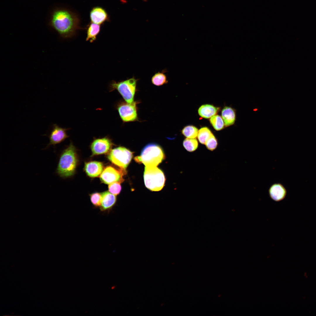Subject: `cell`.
Returning a JSON list of instances; mask_svg holds the SVG:
<instances>
[{
    "mask_svg": "<svg viewBox=\"0 0 316 316\" xmlns=\"http://www.w3.org/2000/svg\"><path fill=\"white\" fill-rule=\"evenodd\" d=\"M80 22L79 17L75 13L66 8H57L51 13L49 23L61 37L68 38L82 29Z\"/></svg>",
    "mask_w": 316,
    "mask_h": 316,
    "instance_id": "1",
    "label": "cell"
},
{
    "mask_svg": "<svg viewBox=\"0 0 316 316\" xmlns=\"http://www.w3.org/2000/svg\"><path fill=\"white\" fill-rule=\"evenodd\" d=\"M78 163L75 148L72 143L65 149L60 156L56 170L61 177L67 178L73 176Z\"/></svg>",
    "mask_w": 316,
    "mask_h": 316,
    "instance_id": "2",
    "label": "cell"
},
{
    "mask_svg": "<svg viewBox=\"0 0 316 316\" xmlns=\"http://www.w3.org/2000/svg\"><path fill=\"white\" fill-rule=\"evenodd\" d=\"M165 155L163 150L158 145L151 143L146 145L140 155L135 157V160L143 164L145 167L157 166L164 159Z\"/></svg>",
    "mask_w": 316,
    "mask_h": 316,
    "instance_id": "3",
    "label": "cell"
},
{
    "mask_svg": "<svg viewBox=\"0 0 316 316\" xmlns=\"http://www.w3.org/2000/svg\"><path fill=\"white\" fill-rule=\"evenodd\" d=\"M138 80L133 77L119 82L113 81L110 84V91L117 90L126 102L132 103L134 101V98L137 91V84Z\"/></svg>",
    "mask_w": 316,
    "mask_h": 316,
    "instance_id": "4",
    "label": "cell"
},
{
    "mask_svg": "<svg viewBox=\"0 0 316 316\" xmlns=\"http://www.w3.org/2000/svg\"><path fill=\"white\" fill-rule=\"evenodd\" d=\"M144 179L146 187L149 190L155 191L162 189L165 181L163 172L157 166H145Z\"/></svg>",
    "mask_w": 316,
    "mask_h": 316,
    "instance_id": "5",
    "label": "cell"
},
{
    "mask_svg": "<svg viewBox=\"0 0 316 316\" xmlns=\"http://www.w3.org/2000/svg\"><path fill=\"white\" fill-rule=\"evenodd\" d=\"M133 153L126 148L119 147L109 152L108 159L113 164L125 171L133 157Z\"/></svg>",
    "mask_w": 316,
    "mask_h": 316,
    "instance_id": "6",
    "label": "cell"
},
{
    "mask_svg": "<svg viewBox=\"0 0 316 316\" xmlns=\"http://www.w3.org/2000/svg\"><path fill=\"white\" fill-rule=\"evenodd\" d=\"M138 101L129 103L121 101L117 104L116 108L119 116L124 122H133L138 121L137 104Z\"/></svg>",
    "mask_w": 316,
    "mask_h": 316,
    "instance_id": "7",
    "label": "cell"
},
{
    "mask_svg": "<svg viewBox=\"0 0 316 316\" xmlns=\"http://www.w3.org/2000/svg\"><path fill=\"white\" fill-rule=\"evenodd\" d=\"M125 171L120 169L117 170L111 166H107L100 176L102 182L107 184L114 182H122L124 180L122 176Z\"/></svg>",
    "mask_w": 316,
    "mask_h": 316,
    "instance_id": "8",
    "label": "cell"
},
{
    "mask_svg": "<svg viewBox=\"0 0 316 316\" xmlns=\"http://www.w3.org/2000/svg\"><path fill=\"white\" fill-rule=\"evenodd\" d=\"M113 145L111 140L108 137L95 139L90 145L92 155L102 154L109 153L111 151Z\"/></svg>",
    "mask_w": 316,
    "mask_h": 316,
    "instance_id": "9",
    "label": "cell"
},
{
    "mask_svg": "<svg viewBox=\"0 0 316 316\" xmlns=\"http://www.w3.org/2000/svg\"><path fill=\"white\" fill-rule=\"evenodd\" d=\"M68 128H63L56 124H53L52 130L48 136L49 140L46 148L50 145L55 146L63 142L68 137L66 131Z\"/></svg>",
    "mask_w": 316,
    "mask_h": 316,
    "instance_id": "10",
    "label": "cell"
},
{
    "mask_svg": "<svg viewBox=\"0 0 316 316\" xmlns=\"http://www.w3.org/2000/svg\"><path fill=\"white\" fill-rule=\"evenodd\" d=\"M91 22L101 25L110 21L109 17L106 10L99 6L93 8L90 13Z\"/></svg>",
    "mask_w": 316,
    "mask_h": 316,
    "instance_id": "11",
    "label": "cell"
},
{
    "mask_svg": "<svg viewBox=\"0 0 316 316\" xmlns=\"http://www.w3.org/2000/svg\"><path fill=\"white\" fill-rule=\"evenodd\" d=\"M102 199L99 207L100 211L104 212H109L115 206L117 201L116 195L105 191L102 193Z\"/></svg>",
    "mask_w": 316,
    "mask_h": 316,
    "instance_id": "12",
    "label": "cell"
},
{
    "mask_svg": "<svg viewBox=\"0 0 316 316\" xmlns=\"http://www.w3.org/2000/svg\"><path fill=\"white\" fill-rule=\"evenodd\" d=\"M84 171L87 175L91 178L99 177L104 170L103 163L96 161H90L85 163Z\"/></svg>",
    "mask_w": 316,
    "mask_h": 316,
    "instance_id": "13",
    "label": "cell"
},
{
    "mask_svg": "<svg viewBox=\"0 0 316 316\" xmlns=\"http://www.w3.org/2000/svg\"><path fill=\"white\" fill-rule=\"evenodd\" d=\"M269 193V197L273 200L276 202H279L285 198L287 191L282 184L275 183L270 187Z\"/></svg>",
    "mask_w": 316,
    "mask_h": 316,
    "instance_id": "14",
    "label": "cell"
},
{
    "mask_svg": "<svg viewBox=\"0 0 316 316\" xmlns=\"http://www.w3.org/2000/svg\"><path fill=\"white\" fill-rule=\"evenodd\" d=\"M221 115L226 127L234 124L236 118V110L230 106H225L223 109Z\"/></svg>",
    "mask_w": 316,
    "mask_h": 316,
    "instance_id": "15",
    "label": "cell"
},
{
    "mask_svg": "<svg viewBox=\"0 0 316 316\" xmlns=\"http://www.w3.org/2000/svg\"><path fill=\"white\" fill-rule=\"evenodd\" d=\"M219 108L212 105L205 104L201 106L198 110V113L201 117L205 118H211L218 112Z\"/></svg>",
    "mask_w": 316,
    "mask_h": 316,
    "instance_id": "16",
    "label": "cell"
},
{
    "mask_svg": "<svg viewBox=\"0 0 316 316\" xmlns=\"http://www.w3.org/2000/svg\"><path fill=\"white\" fill-rule=\"evenodd\" d=\"M86 41L92 42L95 41L97 36L99 33L100 25L90 22L87 26Z\"/></svg>",
    "mask_w": 316,
    "mask_h": 316,
    "instance_id": "17",
    "label": "cell"
},
{
    "mask_svg": "<svg viewBox=\"0 0 316 316\" xmlns=\"http://www.w3.org/2000/svg\"><path fill=\"white\" fill-rule=\"evenodd\" d=\"M164 71L162 72H158L152 76L151 82L153 84L157 86H160L166 84L168 82L166 76L164 74Z\"/></svg>",
    "mask_w": 316,
    "mask_h": 316,
    "instance_id": "18",
    "label": "cell"
},
{
    "mask_svg": "<svg viewBox=\"0 0 316 316\" xmlns=\"http://www.w3.org/2000/svg\"><path fill=\"white\" fill-rule=\"evenodd\" d=\"M210 122L214 128L219 131L224 128L225 124L222 118L220 116L216 115L211 117Z\"/></svg>",
    "mask_w": 316,
    "mask_h": 316,
    "instance_id": "19",
    "label": "cell"
},
{
    "mask_svg": "<svg viewBox=\"0 0 316 316\" xmlns=\"http://www.w3.org/2000/svg\"><path fill=\"white\" fill-rule=\"evenodd\" d=\"M198 131L195 127L189 125L184 127L182 130V133L187 138H195L197 136Z\"/></svg>",
    "mask_w": 316,
    "mask_h": 316,
    "instance_id": "20",
    "label": "cell"
},
{
    "mask_svg": "<svg viewBox=\"0 0 316 316\" xmlns=\"http://www.w3.org/2000/svg\"><path fill=\"white\" fill-rule=\"evenodd\" d=\"M212 134L210 130L207 127L202 128L199 130L197 136L198 139L201 143L205 144L207 140Z\"/></svg>",
    "mask_w": 316,
    "mask_h": 316,
    "instance_id": "21",
    "label": "cell"
},
{
    "mask_svg": "<svg viewBox=\"0 0 316 316\" xmlns=\"http://www.w3.org/2000/svg\"><path fill=\"white\" fill-rule=\"evenodd\" d=\"M183 145L187 151L192 152L196 150L198 146V143L195 138L185 139L183 142Z\"/></svg>",
    "mask_w": 316,
    "mask_h": 316,
    "instance_id": "22",
    "label": "cell"
},
{
    "mask_svg": "<svg viewBox=\"0 0 316 316\" xmlns=\"http://www.w3.org/2000/svg\"><path fill=\"white\" fill-rule=\"evenodd\" d=\"M91 203L94 208L99 207L102 199V193L95 192L89 194Z\"/></svg>",
    "mask_w": 316,
    "mask_h": 316,
    "instance_id": "23",
    "label": "cell"
},
{
    "mask_svg": "<svg viewBox=\"0 0 316 316\" xmlns=\"http://www.w3.org/2000/svg\"><path fill=\"white\" fill-rule=\"evenodd\" d=\"M120 182H114L109 184V191L111 193L116 195H118L121 192V187Z\"/></svg>",
    "mask_w": 316,
    "mask_h": 316,
    "instance_id": "24",
    "label": "cell"
},
{
    "mask_svg": "<svg viewBox=\"0 0 316 316\" xmlns=\"http://www.w3.org/2000/svg\"><path fill=\"white\" fill-rule=\"evenodd\" d=\"M205 144L207 148L211 151L214 150L217 146V140L213 134L206 141Z\"/></svg>",
    "mask_w": 316,
    "mask_h": 316,
    "instance_id": "25",
    "label": "cell"
}]
</instances>
